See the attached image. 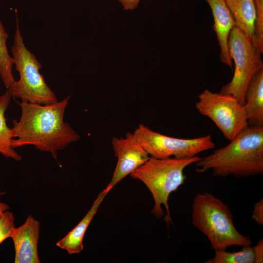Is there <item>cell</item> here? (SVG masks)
I'll list each match as a JSON object with an SVG mask.
<instances>
[{
  "label": "cell",
  "instance_id": "obj_1",
  "mask_svg": "<svg viewBox=\"0 0 263 263\" xmlns=\"http://www.w3.org/2000/svg\"><path fill=\"white\" fill-rule=\"evenodd\" d=\"M70 97L47 105L17 102L21 116L12 122L15 134L13 148L33 145L40 151L50 153L56 159L58 151L79 141V135L64 120Z\"/></svg>",
  "mask_w": 263,
  "mask_h": 263
},
{
  "label": "cell",
  "instance_id": "obj_2",
  "mask_svg": "<svg viewBox=\"0 0 263 263\" xmlns=\"http://www.w3.org/2000/svg\"><path fill=\"white\" fill-rule=\"evenodd\" d=\"M196 171L214 176L248 177L263 173V128L248 126L226 146L195 163Z\"/></svg>",
  "mask_w": 263,
  "mask_h": 263
},
{
  "label": "cell",
  "instance_id": "obj_3",
  "mask_svg": "<svg viewBox=\"0 0 263 263\" xmlns=\"http://www.w3.org/2000/svg\"><path fill=\"white\" fill-rule=\"evenodd\" d=\"M191 209L192 224L208 238L212 249L251 245L250 238L238 231L231 211L219 198L207 192L198 193L193 199Z\"/></svg>",
  "mask_w": 263,
  "mask_h": 263
},
{
  "label": "cell",
  "instance_id": "obj_4",
  "mask_svg": "<svg viewBox=\"0 0 263 263\" xmlns=\"http://www.w3.org/2000/svg\"><path fill=\"white\" fill-rule=\"evenodd\" d=\"M200 158L197 156L188 158L150 157L130 174L133 179L141 181L150 191L154 202L152 214L161 218L164 215L162 205L164 206L167 210L165 220L168 225L169 222H172L168 205L169 196L184 184L185 169Z\"/></svg>",
  "mask_w": 263,
  "mask_h": 263
},
{
  "label": "cell",
  "instance_id": "obj_5",
  "mask_svg": "<svg viewBox=\"0 0 263 263\" xmlns=\"http://www.w3.org/2000/svg\"><path fill=\"white\" fill-rule=\"evenodd\" d=\"M16 20V29L11 51L19 79L15 80L7 89L12 97L20 98L22 101L41 105L56 103L58 100L55 94L39 72L42 68L41 64L24 43L17 16Z\"/></svg>",
  "mask_w": 263,
  "mask_h": 263
},
{
  "label": "cell",
  "instance_id": "obj_6",
  "mask_svg": "<svg viewBox=\"0 0 263 263\" xmlns=\"http://www.w3.org/2000/svg\"><path fill=\"white\" fill-rule=\"evenodd\" d=\"M228 47L235 70L231 80L222 86L220 93L235 97L244 106L245 91L250 79L263 69L262 54L251 39L236 26L229 34Z\"/></svg>",
  "mask_w": 263,
  "mask_h": 263
},
{
  "label": "cell",
  "instance_id": "obj_7",
  "mask_svg": "<svg viewBox=\"0 0 263 263\" xmlns=\"http://www.w3.org/2000/svg\"><path fill=\"white\" fill-rule=\"evenodd\" d=\"M198 97L197 110L212 120L230 141L248 126L244 107L235 97L207 89Z\"/></svg>",
  "mask_w": 263,
  "mask_h": 263
},
{
  "label": "cell",
  "instance_id": "obj_8",
  "mask_svg": "<svg viewBox=\"0 0 263 263\" xmlns=\"http://www.w3.org/2000/svg\"><path fill=\"white\" fill-rule=\"evenodd\" d=\"M133 133L151 157L160 159L172 156L191 158L215 146L211 134L190 139L178 138L154 132L143 124H139Z\"/></svg>",
  "mask_w": 263,
  "mask_h": 263
},
{
  "label": "cell",
  "instance_id": "obj_9",
  "mask_svg": "<svg viewBox=\"0 0 263 263\" xmlns=\"http://www.w3.org/2000/svg\"><path fill=\"white\" fill-rule=\"evenodd\" d=\"M112 144L117 163L112 178L106 188L109 191L150 157L133 133L128 132L124 138L113 137Z\"/></svg>",
  "mask_w": 263,
  "mask_h": 263
},
{
  "label": "cell",
  "instance_id": "obj_10",
  "mask_svg": "<svg viewBox=\"0 0 263 263\" xmlns=\"http://www.w3.org/2000/svg\"><path fill=\"white\" fill-rule=\"evenodd\" d=\"M39 223L29 215L23 224L15 227L11 238L15 250V263H40L38 252Z\"/></svg>",
  "mask_w": 263,
  "mask_h": 263
},
{
  "label": "cell",
  "instance_id": "obj_11",
  "mask_svg": "<svg viewBox=\"0 0 263 263\" xmlns=\"http://www.w3.org/2000/svg\"><path fill=\"white\" fill-rule=\"evenodd\" d=\"M212 11L214 19L213 29L215 32L220 48V58L222 62L232 67L228 40L232 29L236 23L225 0H205Z\"/></svg>",
  "mask_w": 263,
  "mask_h": 263
},
{
  "label": "cell",
  "instance_id": "obj_12",
  "mask_svg": "<svg viewBox=\"0 0 263 263\" xmlns=\"http://www.w3.org/2000/svg\"><path fill=\"white\" fill-rule=\"evenodd\" d=\"M245 110L248 126L263 128V69L250 79L245 91Z\"/></svg>",
  "mask_w": 263,
  "mask_h": 263
},
{
  "label": "cell",
  "instance_id": "obj_13",
  "mask_svg": "<svg viewBox=\"0 0 263 263\" xmlns=\"http://www.w3.org/2000/svg\"><path fill=\"white\" fill-rule=\"evenodd\" d=\"M109 191L105 188L99 193L91 208L82 220L67 235L57 242L56 244L58 247L66 250L69 254H77L83 250V239L85 232L99 206Z\"/></svg>",
  "mask_w": 263,
  "mask_h": 263
},
{
  "label": "cell",
  "instance_id": "obj_14",
  "mask_svg": "<svg viewBox=\"0 0 263 263\" xmlns=\"http://www.w3.org/2000/svg\"><path fill=\"white\" fill-rule=\"evenodd\" d=\"M236 26L252 39L254 33L255 8L253 0H225Z\"/></svg>",
  "mask_w": 263,
  "mask_h": 263
},
{
  "label": "cell",
  "instance_id": "obj_15",
  "mask_svg": "<svg viewBox=\"0 0 263 263\" xmlns=\"http://www.w3.org/2000/svg\"><path fill=\"white\" fill-rule=\"evenodd\" d=\"M12 97L9 91H6L0 96V153L6 158H10L16 161L21 159V156L13 148L15 138L14 131L9 128L6 123L5 112Z\"/></svg>",
  "mask_w": 263,
  "mask_h": 263
},
{
  "label": "cell",
  "instance_id": "obj_16",
  "mask_svg": "<svg viewBox=\"0 0 263 263\" xmlns=\"http://www.w3.org/2000/svg\"><path fill=\"white\" fill-rule=\"evenodd\" d=\"M8 37V35L0 20V77L7 89L15 81L12 73L14 59L9 54L7 47Z\"/></svg>",
  "mask_w": 263,
  "mask_h": 263
},
{
  "label": "cell",
  "instance_id": "obj_17",
  "mask_svg": "<svg viewBox=\"0 0 263 263\" xmlns=\"http://www.w3.org/2000/svg\"><path fill=\"white\" fill-rule=\"evenodd\" d=\"M214 256L205 263H254L255 255L253 247L242 246L240 251L233 252L226 250L215 251Z\"/></svg>",
  "mask_w": 263,
  "mask_h": 263
},
{
  "label": "cell",
  "instance_id": "obj_18",
  "mask_svg": "<svg viewBox=\"0 0 263 263\" xmlns=\"http://www.w3.org/2000/svg\"><path fill=\"white\" fill-rule=\"evenodd\" d=\"M255 8L254 33L252 41L261 54L263 53V0H253Z\"/></svg>",
  "mask_w": 263,
  "mask_h": 263
},
{
  "label": "cell",
  "instance_id": "obj_19",
  "mask_svg": "<svg viewBox=\"0 0 263 263\" xmlns=\"http://www.w3.org/2000/svg\"><path fill=\"white\" fill-rule=\"evenodd\" d=\"M14 222L15 217L11 212L0 211V244L11 238L15 228Z\"/></svg>",
  "mask_w": 263,
  "mask_h": 263
},
{
  "label": "cell",
  "instance_id": "obj_20",
  "mask_svg": "<svg viewBox=\"0 0 263 263\" xmlns=\"http://www.w3.org/2000/svg\"><path fill=\"white\" fill-rule=\"evenodd\" d=\"M252 219L259 225H263V199L256 202L253 207Z\"/></svg>",
  "mask_w": 263,
  "mask_h": 263
},
{
  "label": "cell",
  "instance_id": "obj_21",
  "mask_svg": "<svg viewBox=\"0 0 263 263\" xmlns=\"http://www.w3.org/2000/svg\"><path fill=\"white\" fill-rule=\"evenodd\" d=\"M255 255V260L254 263H262L263 262V240L261 239L257 244L253 247Z\"/></svg>",
  "mask_w": 263,
  "mask_h": 263
},
{
  "label": "cell",
  "instance_id": "obj_22",
  "mask_svg": "<svg viewBox=\"0 0 263 263\" xmlns=\"http://www.w3.org/2000/svg\"><path fill=\"white\" fill-rule=\"evenodd\" d=\"M124 10H133L137 8L140 0H118Z\"/></svg>",
  "mask_w": 263,
  "mask_h": 263
}]
</instances>
